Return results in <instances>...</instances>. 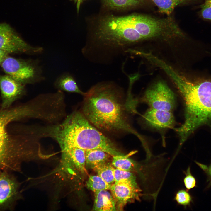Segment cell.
<instances>
[{
  "mask_svg": "<svg viewBox=\"0 0 211 211\" xmlns=\"http://www.w3.org/2000/svg\"></svg>",
  "mask_w": 211,
  "mask_h": 211,
  "instance_id": "obj_30",
  "label": "cell"
},
{
  "mask_svg": "<svg viewBox=\"0 0 211 211\" xmlns=\"http://www.w3.org/2000/svg\"><path fill=\"white\" fill-rule=\"evenodd\" d=\"M26 115L22 105L6 109L0 106V170L21 172L23 163L39 157L40 145L38 137L23 129L13 133L8 129L11 123Z\"/></svg>",
  "mask_w": 211,
  "mask_h": 211,
  "instance_id": "obj_2",
  "label": "cell"
},
{
  "mask_svg": "<svg viewBox=\"0 0 211 211\" xmlns=\"http://www.w3.org/2000/svg\"><path fill=\"white\" fill-rule=\"evenodd\" d=\"M186 171L185 173L186 176L184 178V183L186 189L189 190L196 186V182L195 177L191 174L190 167L188 168Z\"/></svg>",
  "mask_w": 211,
  "mask_h": 211,
  "instance_id": "obj_24",
  "label": "cell"
},
{
  "mask_svg": "<svg viewBox=\"0 0 211 211\" xmlns=\"http://www.w3.org/2000/svg\"><path fill=\"white\" fill-rule=\"evenodd\" d=\"M207 172L208 175L211 178V165L207 168Z\"/></svg>",
  "mask_w": 211,
  "mask_h": 211,
  "instance_id": "obj_26",
  "label": "cell"
},
{
  "mask_svg": "<svg viewBox=\"0 0 211 211\" xmlns=\"http://www.w3.org/2000/svg\"><path fill=\"white\" fill-rule=\"evenodd\" d=\"M54 86L58 90L69 93H78L84 96L85 92L79 88L73 77L68 73H64L57 77Z\"/></svg>",
  "mask_w": 211,
  "mask_h": 211,
  "instance_id": "obj_14",
  "label": "cell"
},
{
  "mask_svg": "<svg viewBox=\"0 0 211 211\" xmlns=\"http://www.w3.org/2000/svg\"><path fill=\"white\" fill-rule=\"evenodd\" d=\"M175 199L179 204L186 207L192 201V198L189 193L184 190H179L176 193Z\"/></svg>",
  "mask_w": 211,
  "mask_h": 211,
  "instance_id": "obj_22",
  "label": "cell"
},
{
  "mask_svg": "<svg viewBox=\"0 0 211 211\" xmlns=\"http://www.w3.org/2000/svg\"><path fill=\"white\" fill-rule=\"evenodd\" d=\"M87 188L94 193L103 190H110L111 185L105 182L98 175H91L86 182Z\"/></svg>",
  "mask_w": 211,
  "mask_h": 211,
  "instance_id": "obj_19",
  "label": "cell"
},
{
  "mask_svg": "<svg viewBox=\"0 0 211 211\" xmlns=\"http://www.w3.org/2000/svg\"><path fill=\"white\" fill-rule=\"evenodd\" d=\"M158 8L159 12L170 16L177 6L199 2L200 0H152Z\"/></svg>",
  "mask_w": 211,
  "mask_h": 211,
  "instance_id": "obj_16",
  "label": "cell"
},
{
  "mask_svg": "<svg viewBox=\"0 0 211 211\" xmlns=\"http://www.w3.org/2000/svg\"><path fill=\"white\" fill-rule=\"evenodd\" d=\"M137 33H138V35H139V38L140 41H141V40H140V37H139V35L138 33V19H137V15H138V14H137Z\"/></svg>",
  "mask_w": 211,
  "mask_h": 211,
  "instance_id": "obj_27",
  "label": "cell"
},
{
  "mask_svg": "<svg viewBox=\"0 0 211 211\" xmlns=\"http://www.w3.org/2000/svg\"><path fill=\"white\" fill-rule=\"evenodd\" d=\"M199 7V16L204 20L211 21V1H205Z\"/></svg>",
  "mask_w": 211,
  "mask_h": 211,
  "instance_id": "obj_23",
  "label": "cell"
},
{
  "mask_svg": "<svg viewBox=\"0 0 211 211\" xmlns=\"http://www.w3.org/2000/svg\"><path fill=\"white\" fill-rule=\"evenodd\" d=\"M136 152V151H132L126 155L113 156L111 164L116 169L131 172L135 169L136 164L129 157Z\"/></svg>",
  "mask_w": 211,
  "mask_h": 211,
  "instance_id": "obj_17",
  "label": "cell"
},
{
  "mask_svg": "<svg viewBox=\"0 0 211 211\" xmlns=\"http://www.w3.org/2000/svg\"><path fill=\"white\" fill-rule=\"evenodd\" d=\"M111 156L106 152L99 149L85 151L86 167L93 170L108 162Z\"/></svg>",
  "mask_w": 211,
  "mask_h": 211,
  "instance_id": "obj_15",
  "label": "cell"
},
{
  "mask_svg": "<svg viewBox=\"0 0 211 211\" xmlns=\"http://www.w3.org/2000/svg\"><path fill=\"white\" fill-rule=\"evenodd\" d=\"M115 203L116 210H123L128 203L140 200L142 190L136 181L115 182L110 189Z\"/></svg>",
  "mask_w": 211,
  "mask_h": 211,
  "instance_id": "obj_9",
  "label": "cell"
},
{
  "mask_svg": "<svg viewBox=\"0 0 211 211\" xmlns=\"http://www.w3.org/2000/svg\"><path fill=\"white\" fill-rule=\"evenodd\" d=\"M7 53L0 50V65L4 59L8 56Z\"/></svg>",
  "mask_w": 211,
  "mask_h": 211,
  "instance_id": "obj_25",
  "label": "cell"
},
{
  "mask_svg": "<svg viewBox=\"0 0 211 211\" xmlns=\"http://www.w3.org/2000/svg\"><path fill=\"white\" fill-rule=\"evenodd\" d=\"M61 150L64 169L71 173L75 169L81 173L86 172L85 150L75 147L64 148Z\"/></svg>",
  "mask_w": 211,
  "mask_h": 211,
  "instance_id": "obj_11",
  "label": "cell"
},
{
  "mask_svg": "<svg viewBox=\"0 0 211 211\" xmlns=\"http://www.w3.org/2000/svg\"><path fill=\"white\" fill-rule=\"evenodd\" d=\"M42 47L32 46L25 41L8 24L0 23V50L8 54L36 55L43 51Z\"/></svg>",
  "mask_w": 211,
  "mask_h": 211,
  "instance_id": "obj_6",
  "label": "cell"
},
{
  "mask_svg": "<svg viewBox=\"0 0 211 211\" xmlns=\"http://www.w3.org/2000/svg\"><path fill=\"white\" fill-rule=\"evenodd\" d=\"M81 111L98 130L112 134L128 133L136 136L142 145L145 137L130 123V111L119 89L110 83H101L85 92Z\"/></svg>",
  "mask_w": 211,
  "mask_h": 211,
  "instance_id": "obj_1",
  "label": "cell"
},
{
  "mask_svg": "<svg viewBox=\"0 0 211 211\" xmlns=\"http://www.w3.org/2000/svg\"><path fill=\"white\" fill-rule=\"evenodd\" d=\"M10 172L0 170V211L12 210L21 198L20 183Z\"/></svg>",
  "mask_w": 211,
  "mask_h": 211,
  "instance_id": "obj_8",
  "label": "cell"
},
{
  "mask_svg": "<svg viewBox=\"0 0 211 211\" xmlns=\"http://www.w3.org/2000/svg\"><path fill=\"white\" fill-rule=\"evenodd\" d=\"M139 1L142 2H143L145 0H139Z\"/></svg>",
  "mask_w": 211,
  "mask_h": 211,
  "instance_id": "obj_29",
  "label": "cell"
},
{
  "mask_svg": "<svg viewBox=\"0 0 211 211\" xmlns=\"http://www.w3.org/2000/svg\"><path fill=\"white\" fill-rule=\"evenodd\" d=\"M43 132L45 137L56 141L61 149H99L112 156L123 155L114 143L91 124L81 111L73 112L61 122L45 126Z\"/></svg>",
  "mask_w": 211,
  "mask_h": 211,
  "instance_id": "obj_3",
  "label": "cell"
},
{
  "mask_svg": "<svg viewBox=\"0 0 211 211\" xmlns=\"http://www.w3.org/2000/svg\"><path fill=\"white\" fill-rule=\"evenodd\" d=\"M144 101L150 108L172 112L176 106L175 95L165 82L159 81L153 84L146 91Z\"/></svg>",
  "mask_w": 211,
  "mask_h": 211,
  "instance_id": "obj_7",
  "label": "cell"
},
{
  "mask_svg": "<svg viewBox=\"0 0 211 211\" xmlns=\"http://www.w3.org/2000/svg\"><path fill=\"white\" fill-rule=\"evenodd\" d=\"M163 70L184 100V121L176 129L181 145L196 129L211 120V81L191 82L169 64L165 66Z\"/></svg>",
  "mask_w": 211,
  "mask_h": 211,
  "instance_id": "obj_4",
  "label": "cell"
},
{
  "mask_svg": "<svg viewBox=\"0 0 211 211\" xmlns=\"http://www.w3.org/2000/svg\"><path fill=\"white\" fill-rule=\"evenodd\" d=\"M108 8L114 10L127 9L136 7L143 2L139 0H102Z\"/></svg>",
  "mask_w": 211,
  "mask_h": 211,
  "instance_id": "obj_18",
  "label": "cell"
},
{
  "mask_svg": "<svg viewBox=\"0 0 211 211\" xmlns=\"http://www.w3.org/2000/svg\"><path fill=\"white\" fill-rule=\"evenodd\" d=\"M115 182L124 181H136L135 175L130 171L120 170L113 167Z\"/></svg>",
  "mask_w": 211,
  "mask_h": 211,
  "instance_id": "obj_21",
  "label": "cell"
},
{
  "mask_svg": "<svg viewBox=\"0 0 211 211\" xmlns=\"http://www.w3.org/2000/svg\"><path fill=\"white\" fill-rule=\"evenodd\" d=\"M143 118L147 125L159 130L172 128L175 122L172 112L150 108L144 114Z\"/></svg>",
  "mask_w": 211,
  "mask_h": 211,
  "instance_id": "obj_12",
  "label": "cell"
},
{
  "mask_svg": "<svg viewBox=\"0 0 211 211\" xmlns=\"http://www.w3.org/2000/svg\"><path fill=\"white\" fill-rule=\"evenodd\" d=\"M113 167L111 164L107 162L98 166L94 170L97 173V175L105 182L112 185L115 182Z\"/></svg>",
  "mask_w": 211,
  "mask_h": 211,
  "instance_id": "obj_20",
  "label": "cell"
},
{
  "mask_svg": "<svg viewBox=\"0 0 211 211\" xmlns=\"http://www.w3.org/2000/svg\"><path fill=\"white\" fill-rule=\"evenodd\" d=\"M211 1V0H205V1Z\"/></svg>",
  "mask_w": 211,
  "mask_h": 211,
  "instance_id": "obj_28",
  "label": "cell"
},
{
  "mask_svg": "<svg viewBox=\"0 0 211 211\" xmlns=\"http://www.w3.org/2000/svg\"><path fill=\"white\" fill-rule=\"evenodd\" d=\"M0 65L7 75L25 85L45 79L42 66L37 59H18L8 56Z\"/></svg>",
  "mask_w": 211,
  "mask_h": 211,
  "instance_id": "obj_5",
  "label": "cell"
},
{
  "mask_svg": "<svg viewBox=\"0 0 211 211\" xmlns=\"http://www.w3.org/2000/svg\"><path fill=\"white\" fill-rule=\"evenodd\" d=\"M93 210L112 211L116 210L115 203L111 194L107 190L95 192Z\"/></svg>",
  "mask_w": 211,
  "mask_h": 211,
  "instance_id": "obj_13",
  "label": "cell"
},
{
  "mask_svg": "<svg viewBox=\"0 0 211 211\" xmlns=\"http://www.w3.org/2000/svg\"><path fill=\"white\" fill-rule=\"evenodd\" d=\"M25 85L8 75H0L1 108L6 109L10 107L14 102L24 95Z\"/></svg>",
  "mask_w": 211,
  "mask_h": 211,
  "instance_id": "obj_10",
  "label": "cell"
}]
</instances>
